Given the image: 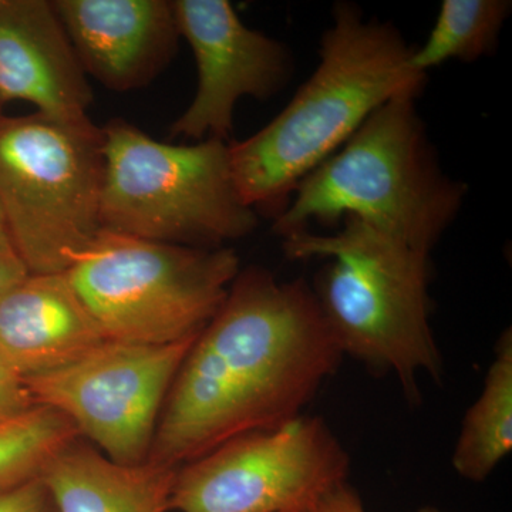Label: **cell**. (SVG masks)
I'll return each mask as SVG.
<instances>
[{"label":"cell","mask_w":512,"mask_h":512,"mask_svg":"<svg viewBox=\"0 0 512 512\" xmlns=\"http://www.w3.org/2000/svg\"><path fill=\"white\" fill-rule=\"evenodd\" d=\"M232 248H191L101 231L66 274L107 340L173 345L220 311L237 278Z\"/></svg>","instance_id":"7"},{"label":"cell","mask_w":512,"mask_h":512,"mask_svg":"<svg viewBox=\"0 0 512 512\" xmlns=\"http://www.w3.org/2000/svg\"><path fill=\"white\" fill-rule=\"evenodd\" d=\"M178 468L116 463L77 437L43 468L56 512H171Z\"/></svg>","instance_id":"14"},{"label":"cell","mask_w":512,"mask_h":512,"mask_svg":"<svg viewBox=\"0 0 512 512\" xmlns=\"http://www.w3.org/2000/svg\"><path fill=\"white\" fill-rule=\"evenodd\" d=\"M104 342L66 272L29 274L0 301V355L23 380L62 369Z\"/></svg>","instance_id":"13"},{"label":"cell","mask_w":512,"mask_h":512,"mask_svg":"<svg viewBox=\"0 0 512 512\" xmlns=\"http://www.w3.org/2000/svg\"><path fill=\"white\" fill-rule=\"evenodd\" d=\"M197 336L161 346L107 340L76 362L25 383L33 402L63 414L104 456L141 464L150 456L168 392Z\"/></svg>","instance_id":"9"},{"label":"cell","mask_w":512,"mask_h":512,"mask_svg":"<svg viewBox=\"0 0 512 512\" xmlns=\"http://www.w3.org/2000/svg\"><path fill=\"white\" fill-rule=\"evenodd\" d=\"M315 289L241 269L175 376L148 460L180 468L302 416L343 360Z\"/></svg>","instance_id":"1"},{"label":"cell","mask_w":512,"mask_h":512,"mask_svg":"<svg viewBox=\"0 0 512 512\" xmlns=\"http://www.w3.org/2000/svg\"><path fill=\"white\" fill-rule=\"evenodd\" d=\"M101 128L103 231L212 249L258 227V214L242 200L232 177L229 143H165L121 119Z\"/></svg>","instance_id":"5"},{"label":"cell","mask_w":512,"mask_h":512,"mask_svg":"<svg viewBox=\"0 0 512 512\" xmlns=\"http://www.w3.org/2000/svg\"><path fill=\"white\" fill-rule=\"evenodd\" d=\"M286 258H330L315 292L343 356L394 373L419 402V376L443 379V357L430 325V254L345 218L332 235L299 232L282 239Z\"/></svg>","instance_id":"4"},{"label":"cell","mask_w":512,"mask_h":512,"mask_svg":"<svg viewBox=\"0 0 512 512\" xmlns=\"http://www.w3.org/2000/svg\"><path fill=\"white\" fill-rule=\"evenodd\" d=\"M303 512H316V508H313V510L303 511Z\"/></svg>","instance_id":"24"},{"label":"cell","mask_w":512,"mask_h":512,"mask_svg":"<svg viewBox=\"0 0 512 512\" xmlns=\"http://www.w3.org/2000/svg\"><path fill=\"white\" fill-rule=\"evenodd\" d=\"M419 512H444V511H441L440 508L431 507V505H426V507H421Z\"/></svg>","instance_id":"23"},{"label":"cell","mask_w":512,"mask_h":512,"mask_svg":"<svg viewBox=\"0 0 512 512\" xmlns=\"http://www.w3.org/2000/svg\"><path fill=\"white\" fill-rule=\"evenodd\" d=\"M36 406L23 377L0 355V423Z\"/></svg>","instance_id":"18"},{"label":"cell","mask_w":512,"mask_h":512,"mask_svg":"<svg viewBox=\"0 0 512 512\" xmlns=\"http://www.w3.org/2000/svg\"><path fill=\"white\" fill-rule=\"evenodd\" d=\"M9 101L57 121L90 120L92 87L49 0H0V103Z\"/></svg>","instance_id":"12"},{"label":"cell","mask_w":512,"mask_h":512,"mask_svg":"<svg viewBox=\"0 0 512 512\" xmlns=\"http://www.w3.org/2000/svg\"><path fill=\"white\" fill-rule=\"evenodd\" d=\"M180 36L197 66V90L171 126V137L229 143L234 113L244 97L268 100L291 80L285 45L248 28L228 0H174Z\"/></svg>","instance_id":"10"},{"label":"cell","mask_w":512,"mask_h":512,"mask_svg":"<svg viewBox=\"0 0 512 512\" xmlns=\"http://www.w3.org/2000/svg\"><path fill=\"white\" fill-rule=\"evenodd\" d=\"M30 274L12 247H0V301Z\"/></svg>","instance_id":"20"},{"label":"cell","mask_w":512,"mask_h":512,"mask_svg":"<svg viewBox=\"0 0 512 512\" xmlns=\"http://www.w3.org/2000/svg\"><path fill=\"white\" fill-rule=\"evenodd\" d=\"M0 512H56L40 477L0 494Z\"/></svg>","instance_id":"19"},{"label":"cell","mask_w":512,"mask_h":512,"mask_svg":"<svg viewBox=\"0 0 512 512\" xmlns=\"http://www.w3.org/2000/svg\"><path fill=\"white\" fill-rule=\"evenodd\" d=\"M413 49L392 23L367 20L338 3L320 40L319 64L264 128L229 143V164L242 200L278 218L298 184L336 153L387 101L419 97L427 74L409 66Z\"/></svg>","instance_id":"2"},{"label":"cell","mask_w":512,"mask_h":512,"mask_svg":"<svg viewBox=\"0 0 512 512\" xmlns=\"http://www.w3.org/2000/svg\"><path fill=\"white\" fill-rule=\"evenodd\" d=\"M350 457L322 417L229 440L178 468L175 512H303L348 483Z\"/></svg>","instance_id":"8"},{"label":"cell","mask_w":512,"mask_h":512,"mask_svg":"<svg viewBox=\"0 0 512 512\" xmlns=\"http://www.w3.org/2000/svg\"><path fill=\"white\" fill-rule=\"evenodd\" d=\"M512 451V332L495 345L483 390L464 416L451 464L464 480L483 483Z\"/></svg>","instance_id":"15"},{"label":"cell","mask_w":512,"mask_h":512,"mask_svg":"<svg viewBox=\"0 0 512 512\" xmlns=\"http://www.w3.org/2000/svg\"><path fill=\"white\" fill-rule=\"evenodd\" d=\"M0 247H12L8 227H6L5 215H3L2 205H0Z\"/></svg>","instance_id":"22"},{"label":"cell","mask_w":512,"mask_h":512,"mask_svg":"<svg viewBox=\"0 0 512 512\" xmlns=\"http://www.w3.org/2000/svg\"><path fill=\"white\" fill-rule=\"evenodd\" d=\"M2 106H3V104L0 103V110H2ZM0 119H2V114H0Z\"/></svg>","instance_id":"25"},{"label":"cell","mask_w":512,"mask_h":512,"mask_svg":"<svg viewBox=\"0 0 512 512\" xmlns=\"http://www.w3.org/2000/svg\"><path fill=\"white\" fill-rule=\"evenodd\" d=\"M316 512H366L362 498L348 483L339 485L320 500Z\"/></svg>","instance_id":"21"},{"label":"cell","mask_w":512,"mask_h":512,"mask_svg":"<svg viewBox=\"0 0 512 512\" xmlns=\"http://www.w3.org/2000/svg\"><path fill=\"white\" fill-rule=\"evenodd\" d=\"M416 96L387 101L328 160L306 175L274 220L282 239L345 218L430 254L456 220L466 185L440 167Z\"/></svg>","instance_id":"3"},{"label":"cell","mask_w":512,"mask_h":512,"mask_svg":"<svg viewBox=\"0 0 512 512\" xmlns=\"http://www.w3.org/2000/svg\"><path fill=\"white\" fill-rule=\"evenodd\" d=\"M79 433L56 410L36 404L0 423V494L40 477L43 468Z\"/></svg>","instance_id":"17"},{"label":"cell","mask_w":512,"mask_h":512,"mask_svg":"<svg viewBox=\"0 0 512 512\" xmlns=\"http://www.w3.org/2000/svg\"><path fill=\"white\" fill-rule=\"evenodd\" d=\"M87 77L114 92L153 82L177 52L167 0H52Z\"/></svg>","instance_id":"11"},{"label":"cell","mask_w":512,"mask_h":512,"mask_svg":"<svg viewBox=\"0 0 512 512\" xmlns=\"http://www.w3.org/2000/svg\"><path fill=\"white\" fill-rule=\"evenodd\" d=\"M510 12L507 0H444L426 43L413 49L409 66L427 74L447 60L476 62L493 52Z\"/></svg>","instance_id":"16"},{"label":"cell","mask_w":512,"mask_h":512,"mask_svg":"<svg viewBox=\"0 0 512 512\" xmlns=\"http://www.w3.org/2000/svg\"><path fill=\"white\" fill-rule=\"evenodd\" d=\"M103 128L35 113L0 119V205L30 274H59L101 228Z\"/></svg>","instance_id":"6"}]
</instances>
